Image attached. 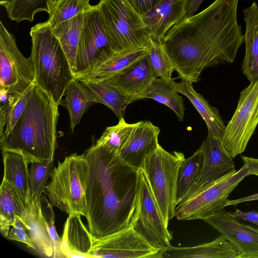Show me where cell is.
<instances>
[{
	"mask_svg": "<svg viewBox=\"0 0 258 258\" xmlns=\"http://www.w3.org/2000/svg\"><path fill=\"white\" fill-rule=\"evenodd\" d=\"M238 2L215 0L166 33L162 43L178 78L197 82L205 69L235 60L244 42L237 21Z\"/></svg>",
	"mask_w": 258,
	"mask_h": 258,
	"instance_id": "cell-1",
	"label": "cell"
},
{
	"mask_svg": "<svg viewBox=\"0 0 258 258\" xmlns=\"http://www.w3.org/2000/svg\"><path fill=\"white\" fill-rule=\"evenodd\" d=\"M88 164V229L99 238L128 226L138 191V169L105 147L93 144L84 153Z\"/></svg>",
	"mask_w": 258,
	"mask_h": 258,
	"instance_id": "cell-2",
	"label": "cell"
},
{
	"mask_svg": "<svg viewBox=\"0 0 258 258\" xmlns=\"http://www.w3.org/2000/svg\"><path fill=\"white\" fill-rule=\"evenodd\" d=\"M58 106L46 92L35 85L19 119L11 132L0 139L2 152L21 154L29 164L54 161Z\"/></svg>",
	"mask_w": 258,
	"mask_h": 258,
	"instance_id": "cell-3",
	"label": "cell"
},
{
	"mask_svg": "<svg viewBox=\"0 0 258 258\" xmlns=\"http://www.w3.org/2000/svg\"><path fill=\"white\" fill-rule=\"evenodd\" d=\"M30 34L35 83L58 106L68 87L75 78L69 61L47 21L33 26Z\"/></svg>",
	"mask_w": 258,
	"mask_h": 258,
	"instance_id": "cell-4",
	"label": "cell"
},
{
	"mask_svg": "<svg viewBox=\"0 0 258 258\" xmlns=\"http://www.w3.org/2000/svg\"><path fill=\"white\" fill-rule=\"evenodd\" d=\"M88 164L84 154H71L58 162L51 172L45 194L50 204L68 215H87Z\"/></svg>",
	"mask_w": 258,
	"mask_h": 258,
	"instance_id": "cell-5",
	"label": "cell"
},
{
	"mask_svg": "<svg viewBox=\"0 0 258 258\" xmlns=\"http://www.w3.org/2000/svg\"><path fill=\"white\" fill-rule=\"evenodd\" d=\"M98 5L103 29L116 53L150 47L147 25L126 0H100Z\"/></svg>",
	"mask_w": 258,
	"mask_h": 258,
	"instance_id": "cell-6",
	"label": "cell"
},
{
	"mask_svg": "<svg viewBox=\"0 0 258 258\" xmlns=\"http://www.w3.org/2000/svg\"><path fill=\"white\" fill-rule=\"evenodd\" d=\"M184 159L182 153L171 154L159 145L146 157L141 167L167 227L175 216L178 173Z\"/></svg>",
	"mask_w": 258,
	"mask_h": 258,
	"instance_id": "cell-7",
	"label": "cell"
},
{
	"mask_svg": "<svg viewBox=\"0 0 258 258\" xmlns=\"http://www.w3.org/2000/svg\"><path fill=\"white\" fill-rule=\"evenodd\" d=\"M247 167L243 164L197 189L178 204L175 216L179 220L204 219L224 210L228 197L247 176Z\"/></svg>",
	"mask_w": 258,
	"mask_h": 258,
	"instance_id": "cell-8",
	"label": "cell"
},
{
	"mask_svg": "<svg viewBox=\"0 0 258 258\" xmlns=\"http://www.w3.org/2000/svg\"><path fill=\"white\" fill-rule=\"evenodd\" d=\"M130 225L157 249L163 250L171 245L172 232L165 223L147 176L142 168L138 169L136 207Z\"/></svg>",
	"mask_w": 258,
	"mask_h": 258,
	"instance_id": "cell-9",
	"label": "cell"
},
{
	"mask_svg": "<svg viewBox=\"0 0 258 258\" xmlns=\"http://www.w3.org/2000/svg\"><path fill=\"white\" fill-rule=\"evenodd\" d=\"M258 124V79L252 82L240 94L236 110L228 121L222 138L230 156L242 154Z\"/></svg>",
	"mask_w": 258,
	"mask_h": 258,
	"instance_id": "cell-10",
	"label": "cell"
},
{
	"mask_svg": "<svg viewBox=\"0 0 258 258\" xmlns=\"http://www.w3.org/2000/svg\"><path fill=\"white\" fill-rule=\"evenodd\" d=\"M115 54L103 29L97 4L86 13L77 54L75 77L91 72Z\"/></svg>",
	"mask_w": 258,
	"mask_h": 258,
	"instance_id": "cell-11",
	"label": "cell"
},
{
	"mask_svg": "<svg viewBox=\"0 0 258 258\" xmlns=\"http://www.w3.org/2000/svg\"><path fill=\"white\" fill-rule=\"evenodd\" d=\"M34 83L35 71L31 57L26 58L22 54L14 35L1 21L0 88L10 94H22Z\"/></svg>",
	"mask_w": 258,
	"mask_h": 258,
	"instance_id": "cell-12",
	"label": "cell"
},
{
	"mask_svg": "<svg viewBox=\"0 0 258 258\" xmlns=\"http://www.w3.org/2000/svg\"><path fill=\"white\" fill-rule=\"evenodd\" d=\"M29 236L35 247V250L42 256L64 258L61 250L60 239L55 227L53 206L43 194L32 198L26 207Z\"/></svg>",
	"mask_w": 258,
	"mask_h": 258,
	"instance_id": "cell-13",
	"label": "cell"
},
{
	"mask_svg": "<svg viewBox=\"0 0 258 258\" xmlns=\"http://www.w3.org/2000/svg\"><path fill=\"white\" fill-rule=\"evenodd\" d=\"M93 258H161L163 250L152 246L129 225L99 237L92 236Z\"/></svg>",
	"mask_w": 258,
	"mask_h": 258,
	"instance_id": "cell-14",
	"label": "cell"
},
{
	"mask_svg": "<svg viewBox=\"0 0 258 258\" xmlns=\"http://www.w3.org/2000/svg\"><path fill=\"white\" fill-rule=\"evenodd\" d=\"M203 220L238 248V258H258V228L239 222L224 210Z\"/></svg>",
	"mask_w": 258,
	"mask_h": 258,
	"instance_id": "cell-15",
	"label": "cell"
},
{
	"mask_svg": "<svg viewBox=\"0 0 258 258\" xmlns=\"http://www.w3.org/2000/svg\"><path fill=\"white\" fill-rule=\"evenodd\" d=\"M157 78L148 52L120 72L103 81L116 88L134 102L145 98Z\"/></svg>",
	"mask_w": 258,
	"mask_h": 258,
	"instance_id": "cell-16",
	"label": "cell"
},
{
	"mask_svg": "<svg viewBox=\"0 0 258 258\" xmlns=\"http://www.w3.org/2000/svg\"><path fill=\"white\" fill-rule=\"evenodd\" d=\"M201 147L203 159L200 172L196 182L185 198L201 186L235 169L233 158L220 139L208 133Z\"/></svg>",
	"mask_w": 258,
	"mask_h": 258,
	"instance_id": "cell-17",
	"label": "cell"
},
{
	"mask_svg": "<svg viewBox=\"0 0 258 258\" xmlns=\"http://www.w3.org/2000/svg\"><path fill=\"white\" fill-rule=\"evenodd\" d=\"M160 128L149 120L137 122L127 142L117 154L130 166L141 168L146 157L159 145Z\"/></svg>",
	"mask_w": 258,
	"mask_h": 258,
	"instance_id": "cell-18",
	"label": "cell"
},
{
	"mask_svg": "<svg viewBox=\"0 0 258 258\" xmlns=\"http://www.w3.org/2000/svg\"><path fill=\"white\" fill-rule=\"evenodd\" d=\"M188 0H162L142 16L151 40L162 42L166 33L186 17Z\"/></svg>",
	"mask_w": 258,
	"mask_h": 258,
	"instance_id": "cell-19",
	"label": "cell"
},
{
	"mask_svg": "<svg viewBox=\"0 0 258 258\" xmlns=\"http://www.w3.org/2000/svg\"><path fill=\"white\" fill-rule=\"evenodd\" d=\"M238 248L224 235L214 240L190 247H175L171 245L164 248L161 258H238Z\"/></svg>",
	"mask_w": 258,
	"mask_h": 258,
	"instance_id": "cell-20",
	"label": "cell"
},
{
	"mask_svg": "<svg viewBox=\"0 0 258 258\" xmlns=\"http://www.w3.org/2000/svg\"><path fill=\"white\" fill-rule=\"evenodd\" d=\"M92 235L81 215H69L60 239L61 250L66 257L93 258L90 254Z\"/></svg>",
	"mask_w": 258,
	"mask_h": 258,
	"instance_id": "cell-21",
	"label": "cell"
},
{
	"mask_svg": "<svg viewBox=\"0 0 258 258\" xmlns=\"http://www.w3.org/2000/svg\"><path fill=\"white\" fill-rule=\"evenodd\" d=\"M174 80L173 78L170 84L177 93L185 96L194 106L206 123L208 133L222 140L226 125L218 110L194 89L191 82L181 79L176 82Z\"/></svg>",
	"mask_w": 258,
	"mask_h": 258,
	"instance_id": "cell-22",
	"label": "cell"
},
{
	"mask_svg": "<svg viewBox=\"0 0 258 258\" xmlns=\"http://www.w3.org/2000/svg\"><path fill=\"white\" fill-rule=\"evenodd\" d=\"M4 163V176L19 194L25 206L30 205L32 198L29 181V163L25 157L15 152H2Z\"/></svg>",
	"mask_w": 258,
	"mask_h": 258,
	"instance_id": "cell-23",
	"label": "cell"
},
{
	"mask_svg": "<svg viewBox=\"0 0 258 258\" xmlns=\"http://www.w3.org/2000/svg\"><path fill=\"white\" fill-rule=\"evenodd\" d=\"M245 24V54L242 63L243 74L252 82L258 62V6L255 2L243 9Z\"/></svg>",
	"mask_w": 258,
	"mask_h": 258,
	"instance_id": "cell-24",
	"label": "cell"
},
{
	"mask_svg": "<svg viewBox=\"0 0 258 258\" xmlns=\"http://www.w3.org/2000/svg\"><path fill=\"white\" fill-rule=\"evenodd\" d=\"M26 218V207L14 187L3 179L0 187V231L6 238L17 216Z\"/></svg>",
	"mask_w": 258,
	"mask_h": 258,
	"instance_id": "cell-25",
	"label": "cell"
},
{
	"mask_svg": "<svg viewBox=\"0 0 258 258\" xmlns=\"http://www.w3.org/2000/svg\"><path fill=\"white\" fill-rule=\"evenodd\" d=\"M85 16L86 13H80L51 28L52 33L58 40L69 61L73 74Z\"/></svg>",
	"mask_w": 258,
	"mask_h": 258,
	"instance_id": "cell-26",
	"label": "cell"
},
{
	"mask_svg": "<svg viewBox=\"0 0 258 258\" xmlns=\"http://www.w3.org/2000/svg\"><path fill=\"white\" fill-rule=\"evenodd\" d=\"M79 80L92 92L95 103L105 105L115 113L119 119L124 118L126 107L134 102L131 98L105 81Z\"/></svg>",
	"mask_w": 258,
	"mask_h": 258,
	"instance_id": "cell-27",
	"label": "cell"
},
{
	"mask_svg": "<svg viewBox=\"0 0 258 258\" xmlns=\"http://www.w3.org/2000/svg\"><path fill=\"white\" fill-rule=\"evenodd\" d=\"M64 95L63 106L69 112L70 129L73 132L83 114L95 103L94 98L90 90L76 78L69 84Z\"/></svg>",
	"mask_w": 258,
	"mask_h": 258,
	"instance_id": "cell-28",
	"label": "cell"
},
{
	"mask_svg": "<svg viewBox=\"0 0 258 258\" xmlns=\"http://www.w3.org/2000/svg\"><path fill=\"white\" fill-rule=\"evenodd\" d=\"M149 51V47L116 53L93 71L83 75L77 79L94 82L106 80L135 62L146 55Z\"/></svg>",
	"mask_w": 258,
	"mask_h": 258,
	"instance_id": "cell-29",
	"label": "cell"
},
{
	"mask_svg": "<svg viewBox=\"0 0 258 258\" xmlns=\"http://www.w3.org/2000/svg\"><path fill=\"white\" fill-rule=\"evenodd\" d=\"M203 159L202 148L190 157L184 159L179 169L176 186V206L186 197L196 182L201 168Z\"/></svg>",
	"mask_w": 258,
	"mask_h": 258,
	"instance_id": "cell-30",
	"label": "cell"
},
{
	"mask_svg": "<svg viewBox=\"0 0 258 258\" xmlns=\"http://www.w3.org/2000/svg\"><path fill=\"white\" fill-rule=\"evenodd\" d=\"M90 0H57L47 2L49 18L47 22L51 28L57 24L69 20L82 13L92 10L95 6L91 5Z\"/></svg>",
	"mask_w": 258,
	"mask_h": 258,
	"instance_id": "cell-31",
	"label": "cell"
},
{
	"mask_svg": "<svg viewBox=\"0 0 258 258\" xmlns=\"http://www.w3.org/2000/svg\"><path fill=\"white\" fill-rule=\"evenodd\" d=\"M175 88L163 80L157 78L145 96L164 104L174 112L179 121L183 120L184 106L183 98L178 94Z\"/></svg>",
	"mask_w": 258,
	"mask_h": 258,
	"instance_id": "cell-32",
	"label": "cell"
},
{
	"mask_svg": "<svg viewBox=\"0 0 258 258\" xmlns=\"http://www.w3.org/2000/svg\"><path fill=\"white\" fill-rule=\"evenodd\" d=\"M136 124L126 123L124 118L119 119L117 124L106 128L95 144L118 154L127 142Z\"/></svg>",
	"mask_w": 258,
	"mask_h": 258,
	"instance_id": "cell-33",
	"label": "cell"
},
{
	"mask_svg": "<svg viewBox=\"0 0 258 258\" xmlns=\"http://www.w3.org/2000/svg\"><path fill=\"white\" fill-rule=\"evenodd\" d=\"M49 0H13L6 6L9 18L19 23L27 20L32 22L36 13L48 12L47 2ZM55 2L57 0H51Z\"/></svg>",
	"mask_w": 258,
	"mask_h": 258,
	"instance_id": "cell-34",
	"label": "cell"
},
{
	"mask_svg": "<svg viewBox=\"0 0 258 258\" xmlns=\"http://www.w3.org/2000/svg\"><path fill=\"white\" fill-rule=\"evenodd\" d=\"M149 55L157 77L170 84L173 79L172 74L175 71V68L162 42L151 40Z\"/></svg>",
	"mask_w": 258,
	"mask_h": 258,
	"instance_id": "cell-35",
	"label": "cell"
},
{
	"mask_svg": "<svg viewBox=\"0 0 258 258\" xmlns=\"http://www.w3.org/2000/svg\"><path fill=\"white\" fill-rule=\"evenodd\" d=\"M54 161L31 163L29 169L30 193L32 198L38 197L46 191V183L53 170Z\"/></svg>",
	"mask_w": 258,
	"mask_h": 258,
	"instance_id": "cell-36",
	"label": "cell"
},
{
	"mask_svg": "<svg viewBox=\"0 0 258 258\" xmlns=\"http://www.w3.org/2000/svg\"><path fill=\"white\" fill-rule=\"evenodd\" d=\"M36 84L30 85L22 94H11V106L7 117L4 133L0 139L7 136L22 115L31 92Z\"/></svg>",
	"mask_w": 258,
	"mask_h": 258,
	"instance_id": "cell-37",
	"label": "cell"
},
{
	"mask_svg": "<svg viewBox=\"0 0 258 258\" xmlns=\"http://www.w3.org/2000/svg\"><path fill=\"white\" fill-rule=\"evenodd\" d=\"M27 217L17 216L15 222L6 238L23 243L27 247L35 250V247L29 234V229L30 227L27 221Z\"/></svg>",
	"mask_w": 258,
	"mask_h": 258,
	"instance_id": "cell-38",
	"label": "cell"
},
{
	"mask_svg": "<svg viewBox=\"0 0 258 258\" xmlns=\"http://www.w3.org/2000/svg\"><path fill=\"white\" fill-rule=\"evenodd\" d=\"M141 16L153 9L162 0H126Z\"/></svg>",
	"mask_w": 258,
	"mask_h": 258,
	"instance_id": "cell-39",
	"label": "cell"
},
{
	"mask_svg": "<svg viewBox=\"0 0 258 258\" xmlns=\"http://www.w3.org/2000/svg\"><path fill=\"white\" fill-rule=\"evenodd\" d=\"M229 214L236 219H241L253 223L258 226V212L255 211L243 212L236 209Z\"/></svg>",
	"mask_w": 258,
	"mask_h": 258,
	"instance_id": "cell-40",
	"label": "cell"
},
{
	"mask_svg": "<svg viewBox=\"0 0 258 258\" xmlns=\"http://www.w3.org/2000/svg\"><path fill=\"white\" fill-rule=\"evenodd\" d=\"M243 164L247 167V175H254L258 176V158L241 156Z\"/></svg>",
	"mask_w": 258,
	"mask_h": 258,
	"instance_id": "cell-41",
	"label": "cell"
},
{
	"mask_svg": "<svg viewBox=\"0 0 258 258\" xmlns=\"http://www.w3.org/2000/svg\"><path fill=\"white\" fill-rule=\"evenodd\" d=\"M255 200H258V193L235 200H228L225 204V207L229 206H235L240 203Z\"/></svg>",
	"mask_w": 258,
	"mask_h": 258,
	"instance_id": "cell-42",
	"label": "cell"
},
{
	"mask_svg": "<svg viewBox=\"0 0 258 258\" xmlns=\"http://www.w3.org/2000/svg\"><path fill=\"white\" fill-rule=\"evenodd\" d=\"M204 0H188L186 17L195 15Z\"/></svg>",
	"mask_w": 258,
	"mask_h": 258,
	"instance_id": "cell-43",
	"label": "cell"
},
{
	"mask_svg": "<svg viewBox=\"0 0 258 258\" xmlns=\"http://www.w3.org/2000/svg\"><path fill=\"white\" fill-rule=\"evenodd\" d=\"M12 1L13 0H0V5L2 6L6 7V6Z\"/></svg>",
	"mask_w": 258,
	"mask_h": 258,
	"instance_id": "cell-44",
	"label": "cell"
},
{
	"mask_svg": "<svg viewBox=\"0 0 258 258\" xmlns=\"http://www.w3.org/2000/svg\"><path fill=\"white\" fill-rule=\"evenodd\" d=\"M257 79H258V62H257V66H256L255 72H254L253 79L252 81L256 80Z\"/></svg>",
	"mask_w": 258,
	"mask_h": 258,
	"instance_id": "cell-45",
	"label": "cell"
}]
</instances>
